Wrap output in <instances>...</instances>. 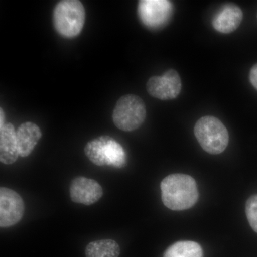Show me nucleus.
Instances as JSON below:
<instances>
[{
	"label": "nucleus",
	"mask_w": 257,
	"mask_h": 257,
	"mask_svg": "<svg viewBox=\"0 0 257 257\" xmlns=\"http://www.w3.org/2000/svg\"><path fill=\"white\" fill-rule=\"evenodd\" d=\"M160 187L162 202L171 210L190 209L199 199L196 181L189 175L173 174L167 176L161 182Z\"/></svg>",
	"instance_id": "nucleus-1"
},
{
	"label": "nucleus",
	"mask_w": 257,
	"mask_h": 257,
	"mask_svg": "<svg viewBox=\"0 0 257 257\" xmlns=\"http://www.w3.org/2000/svg\"><path fill=\"white\" fill-rule=\"evenodd\" d=\"M194 135L204 151L211 155H219L229 144V133L224 124L215 116L200 118L194 126Z\"/></svg>",
	"instance_id": "nucleus-2"
},
{
	"label": "nucleus",
	"mask_w": 257,
	"mask_h": 257,
	"mask_svg": "<svg viewBox=\"0 0 257 257\" xmlns=\"http://www.w3.org/2000/svg\"><path fill=\"white\" fill-rule=\"evenodd\" d=\"M85 22V10L78 0H63L54 10L53 23L55 30L67 38L77 37L82 32Z\"/></svg>",
	"instance_id": "nucleus-3"
},
{
	"label": "nucleus",
	"mask_w": 257,
	"mask_h": 257,
	"mask_svg": "<svg viewBox=\"0 0 257 257\" xmlns=\"http://www.w3.org/2000/svg\"><path fill=\"white\" fill-rule=\"evenodd\" d=\"M86 156L95 165L122 168L126 165L124 148L114 139L101 136L89 142L84 147Z\"/></svg>",
	"instance_id": "nucleus-4"
},
{
	"label": "nucleus",
	"mask_w": 257,
	"mask_h": 257,
	"mask_svg": "<svg viewBox=\"0 0 257 257\" xmlns=\"http://www.w3.org/2000/svg\"><path fill=\"white\" fill-rule=\"evenodd\" d=\"M146 116V106L143 99L135 94H126L116 102L112 119L119 130L132 132L141 126Z\"/></svg>",
	"instance_id": "nucleus-5"
},
{
	"label": "nucleus",
	"mask_w": 257,
	"mask_h": 257,
	"mask_svg": "<svg viewBox=\"0 0 257 257\" xmlns=\"http://www.w3.org/2000/svg\"><path fill=\"white\" fill-rule=\"evenodd\" d=\"M173 13L172 3L167 0H142L139 2L138 14L142 23L151 30L164 28Z\"/></svg>",
	"instance_id": "nucleus-6"
},
{
	"label": "nucleus",
	"mask_w": 257,
	"mask_h": 257,
	"mask_svg": "<svg viewBox=\"0 0 257 257\" xmlns=\"http://www.w3.org/2000/svg\"><path fill=\"white\" fill-rule=\"evenodd\" d=\"M147 90L150 95L160 100L176 99L182 91L180 76L175 69H170L161 77H152L147 81Z\"/></svg>",
	"instance_id": "nucleus-7"
},
{
	"label": "nucleus",
	"mask_w": 257,
	"mask_h": 257,
	"mask_svg": "<svg viewBox=\"0 0 257 257\" xmlns=\"http://www.w3.org/2000/svg\"><path fill=\"white\" fill-rule=\"evenodd\" d=\"M25 203L20 194L13 189H0V226L10 227L18 224L25 213Z\"/></svg>",
	"instance_id": "nucleus-8"
},
{
	"label": "nucleus",
	"mask_w": 257,
	"mask_h": 257,
	"mask_svg": "<svg viewBox=\"0 0 257 257\" xmlns=\"http://www.w3.org/2000/svg\"><path fill=\"white\" fill-rule=\"evenodd\" d=\"M72 202L84 205H92L101 199L103 189L96 181L78 177L72 181L69 187Z\"/></svg>",
	"instance_id": "nucleus-9"
},
{
	"label": "nucleus",
	"mask_w": 257,
	"mask_h": 257,
	"mask_svg": "<svg viewBox=\"0 0 257 257\" xmlns=\"http://www.w3.org/2000/svg\"><path fill=\"white\" fill-rule=\"evenodd\" d=\"M243 18V12L238 5H225L214 17L212 25L216 31L223 34L234 32L241 25Z\"/></svg>",
	"instance_id": "nucleus-10"
},
{
	"label": "nucleus",
	"mask_w": 257,
	"mask_h": 257,
	"mask_svg": "<svg viewBox=\"0 0 257 257\" xmlns=\"http://www.w3.org/2000/svg\"><path fill=\"white\" fill-rule=\"evenodd\" d=\"M16 138L20 156L28 157L42 138L41 130L35 123L28 121L19 126Z\"/></svg>",
	"instance_id": "nucleus-11"
},
{
	"label": "nucleus",
	"mask_w": 257,
	"mask_h": 257,
	"mask_svg": "<svg viewBox=\"0 0 257 257\" xmlns=\"http://www.w3.org/2000/svg\"><path fill=\"white\" fill-rule=\"evenodd\" d=\"M19 156L16 132L14 126L8 123L0 130V161L5 165H12Z\"/></svg>",
	"instance_id": "nucleus-12"
},
{
	"label": "nucleus",
	"mask_w": 257,
	"mask_h": 257,
	"mask_svg": "<svg viewBox=\"0 0 257 257\" xmlns=\"http://www.w3.org/2000/svg\"><path fill=\"white\" fill-rule=\"evenodd\" d=\"M119 244L112 239H101L92 241L85 249L86 257H118L120 254Z\"/></svg>",
	"instance_id": "nucleus-13"
},
{
	"label": "nucleus",
	"mask_w": 257,
	"mask_h": 257,
	"mask_svg": "<svg viewBox=\"0 0 257 257\" xmlns=\"http://www.w3.org/2000/svg\"><path fill=\"white\" fill-rule=\"evenodd\" d=\"M202 246L192 241H177L167 248L163 257H203Z\"/></svg>",
	"instance_id": "nucleus-14"
},
{
	"label": "nucleus",
	"mask_w": 257,
	"mask_h": 257,
	"mask_svg": "<svg viewBox=\"0 0 257 257\" xmlns=\"http://www.w3.org/2000/svg\"><path fill=\"white\" fill-rule=\"evenodd\" d=\"M245 212L250 226L257 233V194H253L248 198L246 202Z\"/></svg>",
	"instance_id": "nucleus-15"
},
{
	"label": "nucleus",
	"mask_w": 257,
	"mask_h": 257,
	"mask_svg": "<svg viewBox=\"0 0 257 257\" xmlns=\"http://www.w3.org/2000/svg\"><path fill=\"white\" fill-rule=\"evenodd\" d=\"M249 80L253 87L257 90V63L250 69Z\"/></svg>",
	"instance_id": "nucleus-16"
},
{
	"label": "nucleus",
	"mask_w": 257,
	"mask_h": 257,
	"mask_svg": "<svg viewBox=\"0 0 257 257\" xmlns=\"http://www.w3.org/2000/svg\"><path fill=\"white\" fill-rule=\"evenodd\" d=\"M5 114L3 109H0V130L4 127Z\"/></svg>",
	"instance_id": "nucleus-17"
},
{
	"label": "nucleus",
	"mask_w": 257,
	"mask_h": 257,
	"mask_svg": "<svg viewBox=\"0 0 257 257\" xmlns=\"http://www.w3.org/2000/svg\"><path fill=\"white\" fill-rule=\"evenodd\" d=\"M256 19H257V13H256Z\"/></svg>",
	"instance_id": "nucleus-18"
}]
</instances>
